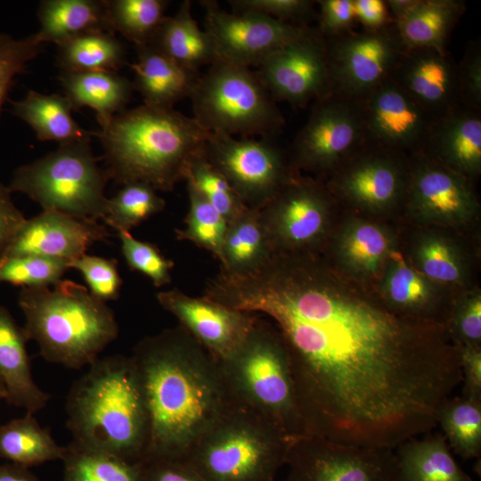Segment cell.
I'll return each instance as SVG.
<instances>
[{
  "label": "cell",
  "mask_w": 481,
  "mask_h": 481,
  "mask_svg": "<svg viewBox=\"0 0 481 481\" xmlns=\"http://www.w3.org/2000/svg\"><path fill=\"white\" fill-rule=\"evenodd\" d=\"M262 312L287 347L306 436L394 450L436 427L461 383L439 327L342 292L322 270L276 283Z\"/></svg>",
  "instance_id": "cell-1"
},
{
  "label": "cell",
  "mask_w": 481,
  "mask_h": 481,
  "mask_svg": "<svg viewBox=\"0 0 481 481\" xmlns=\"http://www.w3.org/2000/svg\"><path fill=\"white\" fill-rule=\"evenodd\" d=\"M131 358L147 416L145 460L186 459L235 404L218 360L180 325L140 340Z\"/></svg>",
  "instance_id": "cell-2"
},
{
  "label": "cell",
  "mask_w": 481,
  "mask_h": 481,
  "mask_svg": "<svg viewBox=\"0 0 481 481\" xmlns=\"http://www.w3.org/2000/svg\"><path fill=\"white\" fill-rule=\"evenodd\" d=\"M210 133L173 109L143 104L125 110L96 133L110 180L170 192L203 154Z\"/></svg>",
  "instance_id": "cell-3"
},
{
  "label": "cell",
  "mask_w": 481,
  "mask_h": 481,
  "mask_svg": "<svg viewBox=\"0 0 481 481\" xmlns=\"http://www.w3.org/2000/svg\"><path fill=\"white\" fill-rule=\"evenodd\" d=\"M66 412L73 442L131 462L145 460L147 416L131 356L90 364L71 387Z\"/></svg>",
  "instance_id": "cell-4"
},
{
  "label": "cell",
  "mask_w": 481,
  "mask_h": 481,
  "mask_svg": "<svg viewBox=\"0 0 481 481\" xmlns=\"http://www.w3.org/2000/svg\"><path fill=\"white\" fill-rule=\"evenodd\" d=\"M18 304L28 339L36 341L42 357L52 363L75 370L89 366L118 336L113 311L70 280L22 288Z\"/></svg>",
  "instance_id": "cell-5"
},
{
  "label": "cell",
  "mask_w": 481,
  "mask_h": 481,
  "mask_svg": "<svg viewBox=\"0 0 481 481\" xmlns=\"http://www.w3.org/2000/svg\"><path fill=\"white\" fill-rule=\"evenodd\" d=\"M219 362L233 402L268 421L289 439L306 436L285 343L257 315L240 345Z\"/></svg>",
  "instance_id": "cell-6"
},
{
  "label": "cell",
  "mask_w": 481,
  "mask_h": 481,
  "mask_svg": "<svg viewBox=\"0 0 481 481\" xmlns=\"http://www.w3.org/2000/svg\"><path fill=\"white\" fill-rule=\"evenodd\" d=\"M292 443L273 425L233 404L186 459L207 481H275Z\"/></svg>",
  "instance_id": "cell-7"
},
{
  "label": "cell",
  "mask_w": 481,
  "mask_h": 481,
  "mask_svg": "<svg viewBox=\"0 0 481 481\" xmlns=\"http://www.w3.org/2000/svg\"><path fill=\"white\" fill-rule=\"evenodd\" d=\"M190 99L192 118L208 133L272 138L285 124L256 72L224 61L199 77Z\"/></svg>",
  "instance_id": "cell-8"
},
{
  "label": "cell",
  "mask_w": 481,
  "mask_h": 481,
  "mask_svg": "<svg viewBox=\"0 0 481 481\" xmlns=\"http://www.w3.org/2000/svg\"><path fill=\"white\" fill-rule=\"evenodd\" d=\"M91 141L59 145L57 150L17 168L11 192H20L44 211L54 210L98 221L106 214L107 171L98 164Z\"/></svg>",
  "instance_id": "cell-9"
},
{
  "label": "cell",
  "mask_w": 481,
  "mask_h": 481,
  "mask_svg": "<svg viewBox=\"0 0 481 481\" xmlns=\"http://www.w3.org/2000/svg\"><path fill=\"white\" fill-rule=\"evenodd\" d=\"M204 157L253 210H260L295 178L271 138L210 133Z\"/></svg>",
  "instance_id": "cell-10"
},
{
  "label": "cell",
  "mask_w": 481,
  "mask_h": 481,
  "mask_svg": "<svg viewBox=\"0 0 481 481\" xmlns=\"http://www.w3.org/2000/svg\"><path fill=\"white\" fill-rule=\"evenodd\" d=\"M284 481H398L393 449L341 444L306 436L288 452Z\"/></svg>",
  "instance_id": "cell-11"
},
{
  "label": "cell",
  "mask_w": 481,
  "mask_h": 481,
  "mask_svg": "<svg viewBox=\"0 0 481 481\" xmlns=\"http://www.w3.org/2000/svg\"><path fill=\"white\" fill-rule=\"evenodd\" d=\"M367 144L360 101L336 94L315 101L293 143L294 162L324 170L346 162Z\"/></svg>",
  "instance_id": "cell-12"
},
{
  "label": "cell",
  "mask_w": 481,
  "mask_h": 481,
  "mask_svg": "<svg viewBox=\"0 0 481 481\" xmlns=\"http://www.w3.org/2000/svg\"><path fill=\"white\" fill-rule=\"evenodd\" d=\"M326 44L332 93L356 101L391 77L404 52L393 23L326 38Z\"/></svg>",
  "instance_id": "cell-13"
},
{
  "label": "cell",
  "mask_w": 481,
  "mask_h": 481,
  "mask_svg": "<svg viewBox=\"0 0 481 481\" xmlns=\"http://www.w3.org/2000/svg\"><path fill=\"white\" fill-rule=\"evenodd\" d=\"M257 68L276 102L304 108L332 93L326 38L316 27L273 51Z\"/></svg>",
  "instance_id": "cell-14"
},
{
  "label": "cell",
  "mask_w": 481,
  "mask_h": 481,
  "mask_svg": "<svg viewBox=\"0 0 481 481\" xmlns=\"http://www.w3.org/2000/svg\"><path fill=\"white\" fill-rule=\"evenodd\" d=\"M205 31L218 60L249 68L302 35L309 26L295 25L256 12H227L214 0L200 1Z\"/></svg>",
  "instance_id": "cell-15"
},
{
  "label": "cell",
  "mask_w": 481,
  "mask_h": 481,
  "mask_svg": "<svg viewBox=\"0 0 481 481\" xmlns=\"http://www.w3.org/2000/svg\"><path fill=\"white\" fill-rule=\"evenodd\" d=\"M367 144L422 154L436 122L391 77L360 100Z\"/></svg>",
  "instance_id": "cell-16"
},
{
  "label": "cell",
  "mask_w": 481,
  "mask_h": 481,
  "mask_svg": "<svg viewBox=\"0 0 481 481\" xmlns=\"http://www.w3.org/2000/svg\"><path fill=\"white\" fill-rule=\"evenodd\" d=\"M156 298L218 361L240 345L257 319L254 314L232 309L204 297L192 298L176 289L160 291Z\"/></svg>",
  "instance_id": "cell-17"
},
{
  "label": "cell",
  "mask_w": 481,
  "mask_h": 481,
  "mask_svg": "<svg viewBox=\"0 0 481 481\" xmlns=\"http://www.w3.org/2000/svg\"><path fill=\"white\" fill-rule=\"evenodd\" d=\"M258 213L274 252H285L320 236L325 222L324 195L314 183L294 178Z\"/></svg>",
  "instance_id": "cell-18"
},
{
  "label": "cell",
  "mask_w": 481,
  "mask_h": 481,
  "mask_svg": "<svg viewBox=\"0 0 481 481\" xmlns=\"http://www.w3.org/2000/svg\"><path fill=\"white\" fill-rule=\"evenodd\" d=\"M109 236L108 229L98 221L43 210L37 216L26 219L8 257L35 255L69 263Z\"/></svg>",
  "instance_id": "cell-19"
},
{
  "label": "cell",
  "mask_w": 481,
  "mask_h": 481,
  "mask_svg": "<svg viewBox=\"0 0 481 481\" xmlns=\"http://www.w3.org/2000/svg\"><path fill=\"white\" fill-rule=\"evenodd\" d=\"M390 77L436 118L462 105L458 66L445 49L404 50Z\"/></svg>",
  "instance_id": "cell-20"
},
{
  "label": "cell",
  "mask_w": 481,
  "mask_h": 481,
  "mask_svg": "<svg viewBox=\"0 0 481 481\" xmlns=\"http://www.w3.org/2000/svg\"><path fill=\"white\" fill-rule=\"evenodd\" d=\"M404 153L366 144L346 162L337 187L352 200L368 206L381 207L401 192V161Z\"/></svg>",
  "instance_id": "cell-21"
},
{
  "label": "cell",
  "mask_w": 481,
  "mask_h": 481,
  "mask_svg": "<svg viewBox=\"0 0 481 481\" xmlns=\"http://www.w3.org/2000/svg\"><path fill=\"white\" fill-rule=\"evenodd\" d=\"M23 327L14 321L8 309L0 306V378L12 405L34 414L45 408L50 395L35 382Z\"/></svg>",
  "instance_id": "cell-22"
},
{
  "label": "cell",
  "mask_w": 481,
  "mask_h": 481,
  "mask_svg": "<svg viewBox=\"0 0 481 481\" xmlns=\"http://www.w3.org/2000/svg\"><path fill=\"white\" fill-rule=\"evenodd\" d=\"M136 61L131 65L133 83L143 104L173 109L179 101L191 96L200 75L186 69L150 44L135 46Z\"/></svg>",
  "instance_id": "cell-23"
},
{
  "label": "cell",
  "mask_w": 481,
  "mask_h": 481,
  "mask_svg": "<svg viewBox=\"0 0 481 481\" xmlns=\"http://www.w3.org/2000/svg\"><path fill=\"white\" fill-rule=\"evenodd\" d=\"M458 171L472 173L481 163V111L460 105L438 118L424 153Z\"/></svg>",
  "instance_id": "cell-24"
},
{
  "label": "cell",
  "mask_w": 481,
  "mask_h": 481,
  "mask_svg": "<svg viewBox=\"0 0 481 481\" xmlns=\"http://www.w3.org/2000/svg\"><path fill=\"white\" fill-rule=\"evenodd\" d=\"M60 81L73 110H94L101 129L125 110L134 90L133 83L116 71H61Z\"/></svg>",
  "instance_id": "cell-25"
},
{
  "label": "cell",
  "mask_w": 481,
  "mask_h": 481,
  "mask_svg": "<svg viewBox=\"0 0 481 481\" xmlns=\"http://www.w3.org/2000/svg\"><path fill=\"white\" fill-rule=\"evenodd\" d=\"M149 44L177 64L195 72L218 61L210 37L192 15L189 0L183 1L174 15L164 18Z\"/></svg>",
  "instance_id": "cell-26"
},
{
  "label": "cell",
  "mask_w": 481,
  "mask_h": 481,
  "mask_svg": "<svg viewBox=\"0 0 481 481\" xmlns=\"http://www.w3.org/2000/svg\"><path fill=\"white\" fill-rule=\"evenodd\" d=\"M40 44L57 45L81 35L94 32L114 33L110 28L105 1L44 0L38 12ZM115 34V33H114Z\"/></svg>",
  "instance_id": "cell-27"
},
{
  "label": "cell",
  "mask_w": 481,
  "mask_h": 481,
  "mask_svg": "<svg viewBox=\"0 0 481 481\" xmlns=\"http://www.w3.org/2000/svg\"><path fill=\"white\" fill-rule=\"evenodd\" d=\"M73 107L65 95L29 90L26 97L12 102V113L26 122L40 141L59 145L91 141L96 133L83 128L72 117Z\"/></svg>",
  "instance_id": "cell-28"
},
{
  "label": "cell",
  "mask_w": 481,
  "mask_h": 481,
  "mask_svg": "<svg viewBox=\"0 0 481 481\" xmlns=\"http://www.w3.org/2000/svg\"><path fill=\"white\" fill-rule=\"evenodd\" d=\"M465 12L461 0H417L393 26L404 50L445 49L449 36Z\"/></svg>",
  "instance_id": "cell-29"
},
{
  "label": "cell",
  "mask_w": 481,
  "mask_h": 481,
  "mask_svg": "<svg viewBox=\"0 0 481 481\" xmlns=\"http://www.w3.org/2000/svg\"><path fill=\"white\" fill-rule=\"evenodd\" d=\"M394 452L398 481H474L454 460L441 434L411 438Z\"/></svg>",
  "instance_id": "cell-30"
},
{
  "label": "cell",
  "mask_w": 481,
  "mask_h": 481,
  "mask_svg": "<svg viewBox=\"0 0 481 481\" xmlns=\"http://www.w3.org/2000/svg\"><path fill=\"white\" fill-rule=\"evenodd\" d=\"M273 253L258 211L248 208L227 224L220 270L232 274L249 273L265 264Z\"/></svg>",
  "instance_id": "cell-31"
},
{
  "label": "cell",
  "mask_w": 481,
  "mask_h": 481,
  "mask_svg": "<svg viewBox=\"0 0 481 481\" xmlns=\"http://www.w3.org/2000/svg\"><path fill=\"white\" fill-rule=\"evenodd\" d=\"M64 452L65 446L59 445L32 413L0 426V457L10 463L29 469L61 461Z\"/></svg>",
  "instance_id": "cell-32"
},
{
  "label": "cell",
  "mask_w": 481,
  "mask_h": 481,
  "mask_svg": "<svg viewBox=\"0 0 481 481\" xmlns=\"http://www.w3.org/2000/svg\"><path fill=\"white\" fill-rule=\"evenodd\" d=\"M421 156L424 163L418 166L412 179V192L416 200L439 215L452 216L464 211L470 199L464 180L454 170Z\"/></svg>",
  "instance_id": "cell-33"
},
{
  "label": "cell",
  "mask_w": 481,
  "mask_h": 481,
  "mask_svg": "<svg viewBox=\"0 0 481 481\" xmlns=\"http://www.w3.org/2000/svg\"><path fill=\"white\" fill-rule=\"evenodd\" d=\"M126 49L114 33L94 32L58 45L61 71H116L126 61Z\"/></svg>",
  "instance_id": "cell-34"
},
{
  "label": "cell",
  "mask_w": 481,
  "mask_h": 481,
  "mask_svg": "<svg viewBox=\"0 0 481 481\" xmlns=\"http://www.w3.org/2000/svg\"><path fill=\"white\" fill-rule=\"evenodd\" d=\"M63 481H143V462H131L71 441L62 458Z\"/></svg>",
  "instance_id": "cell-35"
},
{
  "label": "cell",
  "mask_w": 481,
  "mask_h": 481,
  "mask_svg": "<svg viewBox=\"0 0 481 481\" xmlns=\"http://www.w3.org/2000/svg\"><path fill=\"white\" fill-rule=\"evenodd\" d=\"M450 448L465 460L481 455V400L466 397L449 398L437 415Z\"/></svg>",
  "instance_id": "cell-36"
},
{
  "label": "cell",
  "mask_w": 481,
  "mask_h": 481,
  "mask_svg": "<svg viewBox=\"0 0 481 481\" xmlns=\"http://www.w3.org/2000/svg\"><path fill=\"white\" fill-rule=\"evenodd\" d=\"M110 28L135 46L147 45L164 20L165 0H106Z\"/></svg>",
  "instance_id": "cell-37"
},
{
  "label": "cell",
  "mask_w": 481,
  "mask_h": 481,
  "mask_svg": "<svg viewBox=\"0 0 481 481\" xmlns=\"http://www.w3.org/2000/svg\"><path fill=\"white\" fill-rule=\"evenodd\" d=\"M166 206L155 189L142 183H131L111 199L108 198L104 218L106 224L116 232L130 230L151 216L161 212Z\"/></svg>",
  "instance_id": "cell-38"
},
{
  "label": "cell",
  "mask_w": 481,
  "mask_h": 481,
  "mask_svg": "<svg viewBox=\"0 0 481 481\" xmlns=\"http://www.w3.org/2000/svg\"><path fill=\"white\" fill-rule=\"evenodd\" d=\"M189 211L183 229H176L178 240H189L211 252L219 261L227 223L188 180Z\"/></svg>",
  "instance_id": "cell-39"
},
{
  "label": "cell",
  "mask_w": 481,
  "mask_h": 481,
  "mask_svg": "<svg viewBox=\"0 0 481 481\" xmlns=\"http://www.w3.org/2000/svg\"><path fill=\"white\" fill-rule=\"evenodd\" d=\"M186 180L200 191L227 224L248 209L226 179L208 162L204 152L191 163Z\"/></svg>",
  "instance_id": "cell-40"
},
{
  "label": "cell",
  "mask_w": 481,
  "mask_h": 481,
  "mask_svg": "<svg viewBox=\"0 0 481 481\" xmlns=\"http://www.w3.org/2000/svg\"><path fill=\"white\" fill-rule=\"evenodd\" d=\"M63 260L35 255L8 257L0 265V282L22 288L52 287L69 270Z\"/></svg>",
  "instance_id": "cell-41"
},
{
  "label": "cell",
  "mask_w": 481,
  "mask_h": 481,
  "mask_svg": "<svg viewBox=\"0 0 481 481\" xmlns=\"http://www.w3.org/2000/svg\"><path fill=\"white\" fill-rule=\"evenodd\" d=\"M117 232L122 255L131 270L147 276L156 287L171 282L175 265L172 260L165 257L155 245L135 239L130 232Z\"/></svg>",
  "instance_id": "cell-42"
},
{
  "label": "cell",
  "mask_w": 481,
  "mask_h": 481,
  "mask_svg": "<svg viewBox=\"0 0 481 481\" xmlns=\"http://www.w3.org/2000/svg\"><path fill=\"white\" fill-rule=\"evenodd\" d=\"M69 267L81 273L87 289L97 299L106 303L118 298L123 281L116 259L85 254L70 261Z\"/></svg>",
  "instance_id": "cell-43"
},
{
  "label": "cell",
  "mask_w": 481,
  "mask_h": 481,
  "mask_svg": "<svg viewBox=\"0 0 481 481\" xmlns=\"http://www.w3.org/2000/svg\"><path fill=\"white\" fill-rule=\"evenodd\" d=\"M42 45L35 34L16 39L0 33V111L14 77L25 71L27 64L38 55Z\"/></svg>",
  "instance_id": "cell-44"
},
{
  "label": "cell",
  "mask_w": 481,
  "mask_h": 481,
  "mask_svg": "<svg viewBox=\"0 0 481 481\" xmlns=\"http://www.w3.org/2000/svg\"><path fill=\"white\" fill-rule=\"evenodd\" d=\"M234 12H256L278 20L301 26L315 15L314 3L310 0H230Z\"/></svg>",
  "instance_id": "cell-45"
},
{
  "label": "cell",
  "mask_w": 481,
  "mask_h": 481,
  "mask_svg": "<svg viewBox=\"0 0 481 481\" xmlns=\"http://www.w3.org/2000/svg\"><path fill=\"white\" fill-rule=\"evenodd\" d=\"M387 248L384 234L375 226L363 224L355 228L345 242L346 254L356 265L374 272Z\"/></svg>",
  "instance_id": "cell-46"
},
{
  "label": "cell",
  "mask_w": 481,
  "mask_h": 481,
  "mask_svg": "<svg viewBox=\"0 0 481 481\" xmlns=\"http://www.w3.org/2000/svg\"><path fill=\"white\" fill-rule=\"evenodd\" d=\"M398 266L389 281V297L394 304L404 308H419L423 306L428 297L424 281L410 267L402 257L394 255Z\"/></svg>",
  "instance_id": "cell-47"
},
{
  "label": "cell",
  "mask_w": 481,
  "mask_h": 481,
  "mask_svg": "<svg viewBox=\"0 0 481 481\" xmlns=\"http://www.w3.org/2000/svg\"><path fill=\"white\" fill-rule=\"evenodd\" d=\"M458 66V79L461 104L481 110V45L470 42Z\"/></svg>",
  "instance_id": "cell-48"
},
{
  "label": "cell",
  "mask_w": 481,
  "mask_h": 481,
  "mask_svg": "<svg viewBox=\"0 0 481 481\" xmlns=\"http://www.w3.org/2000/svg\"><path fill=\"white\" fill-rule=\"evenodd\" d=\"M316 3L320 7L316 29L325 38L353 31L356 20L354 0H320Z\"/></svg>",
  "instance_id": "cell-49"
},
{
  "label": "cell",
  "mask_w": 481,
  "mask_h": 481,
  "mask_svg": "<svg viewBox=\"0 0 481 481\" xmlns=\"http://www.w3.org/2000/svg\"><path fill=\"white\" fill-rule=\"evenodd\" d=\"M425 273L436 281H453L460 276V270L449 248L440 240H432L423 246L420 252Z\"/></svg>",
  "instance_id": "cell-50"
},
{
  "label": "cell",
  "mask_w": 481,
  "mask_h": 481,
  "mask_svg": "<svg viewBox=\"0 0 481 481\" xmlns=\"http://www.w3.org/2000/svg\"><path fill=\"white\" fill-rule=\"evenodd\" d=\"M143 462V481H207L187 459H149Z\"/></svg>",
  "instance_id": "cell-51"
},
{
  "label": "cell",
  "mask_w": 481,
  "mask_h": 481,
  "mask_svg": "<svg viewBox=\"0 0 481 481\" xmlns=\"http://www.w3.org/2000/svg\"><path fill=\"white\" fill-rule=\"evenodd\" d=\"M11 193L9 187L0 182V265L8 257L16 235L27 219L15 207Z\"/></svg>",
  "instance_id": "cell-52"
},
{
  "label": "cell",
  "mask_w": 481,
  "mask_h": 481,
  "mask_svg": "<svg viewBox=\"0 0 481 481\" xmlns=\"http://www.w3.org/2000/svg\"><path fill=\"white\" fill-rule=\"evenodd\" d=\"M460 363L463 395L466 397L481 400V351L478 346H459L457 348Z\"/></svg>",
  "instance_id": "cell-53"
},
{
  "label": "cell",
  "mask_w": 481,
  "mask_h": 481,
  "mask_svg": "<svg viewBox=\"0 0 481 481\" xmlns=\"http://www.w3.org/2000/svg\"><path fill=\"white\" fill-rule=\"evenodd\" d=\"M455 330L461 339L460 346H477L481 338V300L476 298L460 310L455 317Z\"/></svg>",
  "instance_id": "cell-54"
},
{
  "label": "cell",
  "mask_w": 481,
  "mask_h": 481,
  "mask_svg": "<svg viewBox=\"0 0 481 481\" xmlns=\"http://www.w3.org/2000/svg\"><path fill=\"white\" fill-rule=\"evenodd\" d=\"M354 8L356 20L364 30H379L393 23L384 0H354Z\"/></svg>",
  "instance_id": "cell-55"
},
{
  "label": "cell",
  "mask_w": 481,
  "mask_h": 481,
  "mask_svg": "<svg viewBox=\"0 0 481 481\" xmlns=\"http://www.w3.org/2000/svg\"><path fill=\"white\" fill-rule=\"evenodd\" d=\"M0 481H41L29 469L12 463L0 464Z\"/></svg>",
  "instance_id": "cell-56"
},
{
  "label": "cell",
  "mask_w": 481,
  "mask_h": 481,
  "mask_svg": "<svg viewBox=\"0 0 481 481\" xmlns=\"http://www.w3.org/2000/svg\"><path fill=\"white\" fill-rule=\"evenodd\" d=\"M2 399H6V390L4 385L0 378V402Z\"/></svg>",
  "instance_id": "cell-57"
}]
</instances>
